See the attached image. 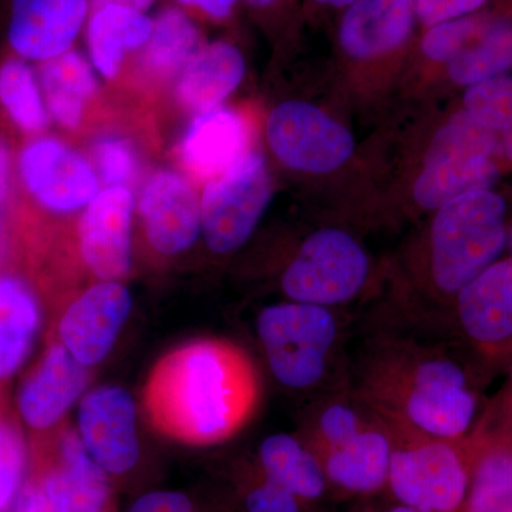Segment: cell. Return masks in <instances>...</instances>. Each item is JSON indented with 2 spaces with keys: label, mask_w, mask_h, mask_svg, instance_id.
Segmentation results:
<instances>
[{
  "label": "cell",
  "mask_w": 512,
  "mask_h": 512,
  "mask_svg": "<svg viewBox=\"0 0 512 512\" xmlns=\"http://www.w3.org/2000/svg\"><path fill=\"white\" fill-rule=\"evenodd\" d=\"M464 111L480 126L500 136L512 119V76L501 74L468 86Z\"/></svg>",
  "instance_id": "34"
},
{
  "label": "cell",
  "mask_w": 512,
  "mask_h": 512,
  "mask_svg": "<svg viewBox=\"0 0 512 512\" xmlns=\"http://www.w3.org/2000/svg\"><path fill=\"white\" fill-rule=\"evenodd\" d=\"M16 170L30 201L49 214H73L100 192L89 161L57 138L29 140L20 150Z\"/></svg>",
  "instance_id": "11"
},
{
  "label": "cell",
  "mask_w": 512,
  "mask_h": 512,
  "mask_svg": "<svg viewBox=\"0 0 512 512\" xmlns=\"http://www.w3.org/2000/svg\"><path fill=\"white\" fill-rule=\"evenodd\" d=\"M272 197L264 157L247 154L208 181L201 200L202 232L208 248L227 255L247 244Z\"/></svg>",
  "instance_id": "10"
},
{
  "label": "cell",
  "mask_w": 512,
  "mask_h": 512,
  "mask_svg": "<svg viewBox=\"0 0 512 512\" xmlns=\"http://www.w3.org/2000/svg\"><path fill=\"white\" fill-rule=\"evenodd\" d=\"M372 279V261L356 237L325 227L295 248L279 276V288L286 301L348 309L367 296Z\"/></svg>",
  "instance_id": "6"
},
{
  "label": "cell",
  "mask_w": 512,
  "mask_h": 512,
  "mask_svg": "<svg viewBox=\"0 0 512 512\" xmlns=\"http://www.w3.org/2000/svg\"><path fill=\"white\" fill-rule=\"evenodd\" d=\"M389 429L393 448L387 497L419 512H464L477 457L476 436L443 439Z\"/></svg>",
  "instance_id": "5"
},
{
  "label": "cell",
  "mask_w": 512,
  "mask_h": 512,
  "mask_svg": "<svg viewBox=\"0 0 512 512\" xmlns=\"http://www.w3.org/2000/svg\"><path fill=\"white\" fill-rule=\"evenodd\" d=\"M416 22L414 0H356L340 15L339 49L353 60L382 59L410 42Z\"/></svg>",
  "instance_id": "20"
},
{
  "label": "cell",
  "mask_w": 512,
  "mask_h": 512,
  "mask_svg": "<svg viewBox=\"0 0 512 512\" xmlns=\"http://www.w3.org/2000/svg\"><path fill=\"white\" fill-rule=\"evenodd\" d=\"M12 512H56L42 488L28 480Z\"/></svg>",
  "instance_id": "41"
},
{
  "label": "cell",
  "mask_w": 512,
  "mask_h": 512,
  "mask_svg": "<svg viewBox=\"0 0 512 512\" xmlns=\"http://www.w3.org/2000/svg\"><path fill=\"white\" fill-rule=\"evenodd\" d=\"M156 0H90V6H92V12L106 6H123V8H130L138 10V12L146 13V10L150 8Z\"/></svg>",
  "instance_id": "44"
},
{
  "label": "cell",
  "mask_w": 512,
  "mask_h": 512,
  "mask_svg": "<svg viewBox=\"0 0 512 512\" xmlns=\"http://www.w3.org/2000/svg\"><path fill=\"white\" fill-rule=\"evenodd\" d=\"M43 308L35 285L16 269L0 271V383H9L32 353Z\"/></svg>",
  "instance_id": "21"
},
{
  "label": "cell",
  "mask_w": 512,
  "mask_h": 512,
  "mask_svg": "<svg viewBox=\"0 0 512 512\" xmlns=\"http://www.w3.org/2000/svg\"><path fill=\"white\" fill-rule=\"evenodd\" d=\"M379 497L355 500V504L349 508L348 512H419L412 510V508L406 507V505L396 503V501H393L392 498Z\"/></svg>",
  "instance_id": "43"
},
{
  "label": "cell",
  "mask_w": 512,
  "mask_h": 512,
  "mask_svg": "<svg viewBox=\"0 0 512 512\" xmlns=\"http://www.w3.org/2000/svg\"><path fill=\"white\" fill-rule=\"evenodd\" d=\"M269 146L282 163L305 173H329L355 150L352 134L318 107L288 101L272 111L266 124Z\"/></svg>",
  "instance_id": "12"
},
{
  "label": "cell",
  "mask_w": 512,
  "mask_h": 512,
  "mask_svg": "<svg viewBox=\"0 0 512 512\" xmlns=\"http://www.w3.org/2000/svg\"><path fill=\"white\" fill-rule=\"evenodd\" d=\"M507 204L491 190L471 192L436 210L406 275L375 308L393 318L450 329L458 293L507 252Z\"/></svg>",
  "instance_id": "3"
},
{
  "label": "cell",
  "mask_w": 512,
  "mask_h": 512,
  "mask_svg": "<svg viewBox=\"0 0 512 512\" xmlns=\"http://www.w3.org/2000/svg\"><path fill=\"white\" fill-rule=\"evenodd\" d=\"M507 255L512 256V224L510 225V232H508Z\"/></svg>",
  "instance_id": "48"
},
{
  "label": "cell",
  "mask_w": 512,
  "mask_h": 512,
  "mask_svg": "<svg viewBox=\"0 0 512 512\" xmlns=\"http://www.w3.org/2000/svg\"><path fill=\"white\" fill-rule=\"evenodd\" d=\"M490 3L491 0H414L417 18L424 28L471 15Z\"/></svg>",
  "instance_id": "38"
},
{
  "label": "cell",
  "mask_w": 512,
  "mask_h": 512,
  "mask_svg": "<svg viewBox=\"0 0 512 512\" xmlns=\"http://www.w3.org/2000/svg\"><path fill=\"white\" fill-rule=\"evenodd\" d=\"M245 3L261 15H275L285 5L286 0H245Z\"/></svg>",
  "instance_id": "45"
},
{
  "label": "cell",
  "mask_w": 512,
  "mask_h": 512,
  "mask_svg": "<svg viewBox=\"0 0 512 512\" xmlns=\"http://www.w3.org/2000/svg\"><path fill=\"white\" fill-rule=\"evenodd\" d=\"M92 13L90 0H9L6 45L42 63L72 49Z\"/></svg>",
  "instance_id": "16"
},
{
  "label": "cell",
  "mask_w": 512,
  "mask_h": 512,
  "mask_svg": "<svg viewBox=\"0 0 512 512\" xmlns=\"http://www.w3.org/2000/svg\"><path fill=\"white\" fill-rule=\"evenodd\" d=\"M248 127L235 111L217 109L201 113L181 143V161L201 180H212L247 156Z\"/></svg>",
  "instance_id": "22"
},
{
  "label": "cell",
  "mask_w": 512,
  "mask_h": 512,
  "mask_svg": "<svg viewBox=\"0 0 512 512\" xmlns=\"http://www.w3.org/2000/svg\"><path fill=\"white\" fill-rule=\"evenodd\" d=\"M256 467L313 510L335 497L318 456L298 434L266 437L258 448Z\"/></svg>",
  "instance_id": "23"
},
{
  "label": "cell",
  "mask_w": 512,
  "mask_h": 512,
  "mask_svg": "<svg viewBox=\"0 0 512 512\" xmlns=\"http://www.w3.org/2000/svg\"><path fill=\"white\" fill-rule=\"evenodd\" d=\"M30 467L29 441L9 383H0V512H12L25 488Z\"/></svg>",
  "instance_id": "31"
},
{
  "label": "cell",
  "mask_w": 512,
  "mask_h": 512,
  "mask_svg": "<svg viewBox=\"0 0 512 512\" xmlns=\"http://www.w3.org/2000/svg\"><path fill=\"white\" fill-rule=\"evenodd\" d=\"M137 412L133 397L117 386H101L79 406V436L107 474L127 473L138 461Z\"/></svg>",
  "instance_id": "15"
},
{
  "label": "cell",
  "mask_w": 512,
  "mask_h": 512,
  "mask_svg": "<svg viewBox=\"0 0 512 512\" xmlns=\"http://www.w3.org/2000/svg\"><path fill=\"white\" fill-rule=\"evenodd\" d=\"M490 379L453 332L376 309L357 316L349 387L393 429L443 439L470 436Z\"/></svg>",
  "instance_id": "1"
},
{
  "label": "cell",
  "mask_w": 512,
  "mask_h": 512,
  "mask_svg": "<svg viewBox=\"0 0 512 512\" xmlns=\"http://www.w3.org/2000/svg\"><path fill=\"white\" fill-rule=\"evenodd\" d=\"M500 146L503 147L505 156L512 163V119L500 134Z\"/></svg>",
  "instance_id": "47"
},
{
  "label": "cell",
  "mask_w": 512,
  "mask_h": 512,
  "mask_svg": "<svg viewBox=\"0 0 512 512\" xmlns=\"http://www.w3.org/2000/svg\"><path fill=\"white\" fill-rule=\"evenodd\" d=\"M356 322L348 309L285 301L262 309L255 325L276 382L311 399L349 387Z\"/></svg>",
  "instance_id": "4"
},
{
  "label": "cell",
  "mask_w": 512,
  "mask_h": 512,
  "mask_svg": "<svg viewBox=\"0 0 512 512\" xmlns=\"http://www.w3.org/2000/svg\"><path fill=\"white\" fill-rule=\"evenodd\" d=\"M450 329L491 377L512 360V256L488 266L460 293Z\"/></svg>",
  "instance_id": "8"
},
{
  "label": "cell",
  "mask_w": 512,
  "mask_h": 512,
  "mask_svg": "<svg viewBox=\"0 0 512 512\" xmlns=\"http://www.w3.org/2000/svg\"><path fill=\"white\" fill-rule=\"evenodd\" d=\"M12 167V151H10L8 141L0 137V266L5 264L13 247L8 224Z\"/></svg>",
  "instance_id": "39"
},
{
  "label": "cell",
  "mask_w": 512,
  "mask_h": 512,
  "mask_svg": "<svg viewBox=\"0 0 512 512\" xmlns=\"http://www.w3.org/2000/svg\"><path fill=\"white\" fill-rule=\"evenodd\" d=\"M133 298L117 281L100 282L70 302L57 318L53 336L84 366L109 355L130 315Z\"/></svg>",
  "instance_id": "14"
},
{
  "label": "cell",
  "mask_w": 512,
  "mask_h": 512,
  "mask_svg": "<svg viewBox=\"0 0 512 512\" xmlns=\"http://www.w3.org/2000/svg\"><path fill=\"white\" fill-rule=\"evenodd\" d=\"M505 370L507 379L494 396L488 397L474 431L512 446V360Z\"/></svg>",
  "instance_id": "37"
},
{
  "label": "cell",
  "mask_w": 512,
  "mask_h": 512,
  "mask_svg": "<svg viewBox=\"0 0 512 512\" xmlns=\"http://www.w3.org/2000/svg\"><path fill=\"white\" fill-rule=\"evenodd\" d=\"M392 448V433L379 420L339 446L319 454L333 495L362 500L384 494Z\"/></svg>",
  "instance_id": "19"
},
{
  "label": "cell",
  "mask_w": 512,
  "mask_h": 512,
  "mask_svg": "<svg viewBox=\"0 0 512 512\" xmlns=\"http://www.w3.org/2000/svg\"><path fill=\"white\" fill-rule=\"evenodd\" d=\"M379 420L350 387H343L311 397L296 434L319 456Z\"/></svg>",
  "instance_id": "25"
},
{
  "label": "cell",
  "mask_w": 512,
  "mask_h": 512,
  "mask_svg": "<svg viewBox=\"0 0 512 512\" xmlns=\"http://www.w3.org/2000/svg\"><path fill=\"white\" fill-rule=\"evenodd\" d=\"M495 10L497 9L485 6L484 9L463 18L447 20V22L424 28L420 52L431 62L450 63L490 25Z\"/></svg>",
  "instance_id": "33"
},
{
  "label": "cell",
  "mask_w": 512,
  "mask_h": 512,
  "mask_svg": "<svg viewBox=\"0 0 512 512\" xmlns=\"http://www.w3.org/2000/svg\"><path fill=\"white\" fill-rule=\"evenodd\" d=\"M127 512H195L190 498L173 491H156L138 498Z\"/></svg>",
  "instance_id": "40"
},
{
  "label": "cell",
  "mask_w": 512,
  "mask_h": 512,
  "mask_svg": "<svg viewBox=\"0 0 512 512\" xmlns=\"http://www.w3.org/2000/svg\"><path fill=\"white\" fill-rule=\"evenodd\" d=\"M498 147V134L461 111L434 137L414 184V200L436 211L461 195L491 190L500 175L493 160Z\"/></svg>",
  "instance_id": "7"
},
{
  "label": "cell",
  "mask_w": 512,
  "mask_h": 512,
  "mask_svg": "<svg viewBox=\"0 0 512 512\" xmlns=\"http://www.w3.org/2000/svg\"><path fill=\"white\" fill-rule=\"evenodd\" d=\"M244 505L247 512H312L274 480L265 476L258 467L251 470L245 481Z\"/></svg>",
  "instance_id": "36"
},
{
  "label": "cell",
  "mask_w": 512,
  "mask_h": 512,
  "mask_svg": "<svg viewBox=\"0 0 512 512\" xmlns=\"http://www.w3.org/2000/svg\"><path fill=\"white\" fill-rule=\"evenodd\" d=\"M30 477L56 512H103L109 501L107 473L93 460L79 433L67 424L30 437Z\"/></svg>",
  "instance_id": "9"
},
{
  "label": "cell",
  "mask_w": 512,
  "mask_h": 512,
  "mask_svg": "<svg viewBox=\"0 0 512 512\" xmlns=\"http://www.w3.org/2000/svg\"><path fill=\"white\" fill-rule=\"evenodd\" d=\"M245 60L237 46L227 40L202 45L181 72L178 100L197 113L217 109L241 82Z\"/></svg>",
  "instance_id": "24"
},
{
  "label": "cell",
  "mask_w": 512,
  "mask_h": 512,
  "mask_svg": "<svg viewBox=\"0 0 512 512\" xmlns=\"http://www.w3.org/2000/svg\"><path fill=\"white\" fill-rule=\"evenodd\" d=\"M239 0H178V3L197 10L212 20H227L237 8Z\"/></svg>",
  "instance_id": "42"
},
{
  "label": "cell",
  "mask_w": 512,
  "mask_h": 512,
  "mask_svg": "<svg viewBox=\"0 0 512 512\" xmlns=\"http://www.w3.org/2000/svg\"><path fill=\"white\" fill-rule=\"evenodd\" d=\"M134 195L106 187L87 205L79 224L80 254L101 282L119 281L130 271Z\"/></svg>",
  "instance_id": "17"
},
{
  "label": "cell",
  "mask_w": 512,
  "mask_h": 512,
  "mask_svg": "<svg viewBox=\"0 0 512 512\" xmlns=\"http://www.w3.org/2000/svg\"><path fill=\"white\" fill-rule=\"evenodd\" d=\"M464 512H512V446L481 436Z\"/></svg>",
  "instance_id": "30"
},
{
  "label": "cell",
  "mask_w": 512,
  "mask_h": 512,
  "mask_svg": "<svg viewBox=\"0 0 512 512\" xmlns=\"http://www.w3.org/2000/svg\"><path fill=\"white\" fill-rule=\"evenodd\" d=\"M355 2L356 0H309L316 9L340 10V12Z\"/></svg>",
  "instance_id": "46"
},
{
  "label": "cell",
  "mask_w": 512,
  "mask_h": 512,
  "mask_svg": "<svg viewBox=\"0 0 512 512\" xmlns=\"http://www.w3.org/2000/svg\"><path fill=\"white\" fill-rule=\"evenodd\" d=\"M39 83L50 116L70 130L79 127L84 104L97 90L89 62L76 50H67L40 63Z\"/></svg>",
  "instance_id": "27"
},
{
  "label": "cell",
  "mask_w": 512,
  "mask_h": 512,
  "mask_svg": "<svg viewBox=\"0 0 512 512\" xmlns=\"http://www.w3.org/2000/svg\"><path fill=\"white\" fill-rule=\"evenodd\" d=\"M261 400L254 360L237 343L204 338L158 360L144 387L151 426L191 446L229 440L251 421Z\"/></svg>",
  "instance_id": "2"
},
{
  "label": "cell",
  "mask_w": 512,
  "mask_h": 512,
  "mask_svg": "<svg viewBox=\"0 0 512 512\" xmlns=\"http://www.w3.org/2000/svg\"><path fill=\"white\" fill-rule=\"evenodd\" d=\"M453 82L471 86L512 70V6L495 10L484 32L447 64Z\"/></svg>",
  "instance_id": "28"
},
{
  "label": "cell",
  "mask_w": 512,
  "mask_h": 512,
  "mask_svg": "<svg viewBox=\"0 0 512 512\" xmlns=\"http://www.w3.org/2000/svg\"><path fill=\"white\" fill-rule=\"evenodd\" d=\"M94 160L107 187H126L137 177V157L133 146L117 136L101 137L93 148Z\"/></svg>",
  "instance_id": "35"
},
{
  "label": "cell",
  "mask_w": 512,
  "mask_h": 512,
  "mask_svg": "<svg viewBox=\"0 0 512 512\" xmlns=\"http://www.w3.org/2000/svg\"><path fill=\"white\" fill-rule=\"evenodd\" d=\"M138 211L148 242L158 254H181L200 235L201 202L190 181L173 171H160L147 181Z\"/></svg>",
  "instance_id": "18"
},
{
  "label": "cell",
  "mask_w": 512,
  "mask_h": 512,
  "mask_svg": "<svg viewBox=\"0 0 512 512\" xmlns=\"http://www.w3.org/2000/svg\"><path fill=\"white\" fill-rule=\"evenodd\" d=\"M200 30L180 9H164L154 20L153 33L143 47L141 67L151 76L167 79L183 72L201 49Z\"/></svg>",
  "instance_id": "29"
},
{
  "label": "cell",
  "mask_w": 512,
  "mask_h": 512,
  "mask_svg": "<svg viewBox=\"0 0 512 512\" xmlns=\"http://www.w3.org/2000/svg\"><path fill=\"white\" fill-rule=\"evenodd\" d=\"M89 380L90 367L74 359L50 335L42 355L22 377L16 393V412L29 436H43L63 424L64 416L82 396Z\"/></svg>",
  "instance_id": "13"
},
{
  "label": "cell",
  "mask_w": 512,
  "mask_h": 512,
  "mask_svg": "<svg viewBox=\"0 0 512 512\" xmlns=\"http://www.w3.org/2000/svg\"><path fill=\"white\" fill-rule=\"evenodd\" d=\"M0 104L10 121L30 136H39L49 124V111L35 73L18 56L0 62Z\"/></svg>",
  "instance_id": "32"
},
{
  "label": "cell",
  "mask_w": 512,
  "mask_h": 512,
  "mask_svg": "<svg viewBox=\"0 0 512 512\" xmlns=\"http://www.w3.org/2000/svg\"><path fill=\"white\" fill-rule=\"evenodd\" d=\"M153 26L154 20L146 13L123 6H106L90 13L87 45L96 69L114 79L127 53L146 46Z\"/></svg>",
  "instance_id": "26"
}]
</instances>
